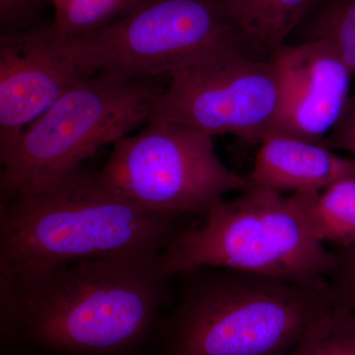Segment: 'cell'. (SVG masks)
<instances>
[{
    "label": "cell",
    "mask_w": 355,
    "mask_h": 355,
    "mask_svg": "<svg viewBox=\"0 0 355 355\" xmlns=\"http://www.w3.org/2000/svg\"><path fill=\"white\" fill-rule=\"evenodd\" d=\"M191 216L130 202L84 164L0 207V279L106 257L161 254Z\"/></svg>",
    "instance_id": "cell-1"
},
{
    "label": "cell",
    "mask_w": 355,
    "mask_h": 355,
    "mask_svg": "<svg viewBox=\"0 0 355 355\" xmlns=\"http://www.w3.org/2000/svg\"><path fill=\"white\" fill-rule=\"evenodd\" d=\"M312 18L310 40H324L355 74V0H324Z\"/></svg>",
    "instance_id": "cell-16"
},
{
    "label": "cell",
    "mask_w": 355,
    "mask_h": 355,
    "mask_svg": "<svg viewBox=\"0 0 355 355\" xmlns=\"http://www.w3.org/2000/svg\"><path fill=\"white\" fill-rule=\"evenodd\" d=\"M214 137L151 118L137 135L116 140L98 171L105 184L144 209L202 217L229 193L252 187L249 178L222 162Z\"/></svg>",
    "instance_id": "cell-7"
},
{
    "label": "cell",
    "mask_w": 355,
    "mask_h": 355,
    "mask_svg": "<svg viewBox=\"0 0 355 355\" xmlns=\"http://www.w3.org/2000/svg\"><path fill=\"white\" fill-rule=\"evenodd\" d=\"M161 254L106 257L0 279L2 316L44 347L81 354L125 349L173 299Z\"/></svg>",
    "instance_id": "cell-2"
},
{
    "label": "cell",
    "mask_w": 355,
    "mask_h": 355,
    "mask_svg": "<svg viewBox=\"0 0 355 355\" xmlns=\"http://www.w3.org/2000/svg\"><path fill=\"white\" fill-rule=\"evenodd\" d=\"M289 200L317 241L338 249L355 244V179L343 180L322 191H294Z\"/></svg>",
    "instance_id": "cell-13"
},
{
    "label": "cell",
    "mask_w": 355,
    "mask_h": 355,
    "mask_svg": "<svg viewBox=\"0 0 355 355\" xmlns=\"http://www.w3.org/2000/svg\"><path fill=\"white\" fill-rule=\"evenodd\" d=\"M44 0H0V32L15 34L48 25Z\"/></svg>",
    "instance_id": "cell-17"
},
{
    "label": "cell",
    "mask_w": 355,
    "mask_h": 355,
    "mask_svg": "<svg viewBox=\"0 0 355 355\" xmlns=\"http://www.w3.org/2000/svg\"><path fill=\"white\" fill-rule=\"evenodd\" d=\"M335 253L336 268L327 279L331 302L355 314V244Z\"/></svg>",
    "instance_id": "cell-18"
},
{
    "label": "cell",
    "mask_w": 355,
    "mask_h": 355,
    "mask_svg": "<svg viewBox=\"0 0 355 355\" xmlns=\"http://www.w3.org/2000/svg\"><path fill=\"white\" fill-rule=\"evenodd\" d=\"M248 48L270 60L324 0H218Z\"/></svg>",
    "instance_id": "cell-12"
},
{
    "label": "cell",
    "mask_w": 355,
    "mask_h": 355,
    "mask_svg": "<svg viewBox=\"0 0 355 355\" xmlns=\"http://www.w3.org/2000/svg\"><path fill=\"white\" fill-rule=\"evenodd\" d=\"M163 272L216 266L298 284L327 282L336 254L311 236L289 197L252 184L219 200L161 254Z\"/></svg>",
    "instance_id": "cell-4"
},
{
    "label": "cell",
    "mask_w": 355,
    "mask_h": 355,
    "mask_svg": "<svg viewBox=\"0 0 355 355\" xmlns=\"http://www.w3.org/2000/svg\"><path fill=\"white\" fill-rule=\"evenodd\" d=\"M151 0H51L55 17L43 30L55 41L83 38L125 19Z\"/></svg>",
    "instance_id": "cell-14"
},
{
    "label": "cell",
    "mask_w": 355,
    "mask_h": 355,
    "mask_svg": "<svg viewBox=\"0 0 355 355\" xmlns=\"http://www.w3.org/2000/svg\"><path fill=\"white\" fill-rule=\"evenodd\" d=\"M270 60L282 80L275 133L323 144L352 95L354 73L324 40L284 44Z\"/></svg>",
    "instance_id": "cell-9"
},
{
    "label": "cell",
    "mask_w": 355,
    "mask_h": 355,
    "mask_svg": "<svg viewBox=\"0 0 355 355\" xmlns=\"http://www.w3.org/2000/svg\"><path fill=\"white\" fill-rule=\"evenodd\" d=\"M168 81L108 71L79 79L0 154L1 200L64 176L146 125Z\"/></svg>",
    "instance_id": "cell-5"
},
{
    "label": "cell",
    "mask_w": 355,
    "mask_h": 355,
    "mask_svg": "<svg viewBox=\"0 0 355 355\" xmlns=\"http://www.w3.org/2000/svg\"><path fill=\"white\" fill-rule=\"evenodd\" d=\"M84 76L39 29L0 35V154Z\"/></svg>",
    "instance_id": "cell-10"
},
{
    "label": "cell",
    "mask_w": 355,
    "mask_h": 355,
    "mask_svg": "<svg viewBox=\"0 0 355 355\" xmlns=\"http://www.w3.org/2000/svg\"><path fill=\"white\" fill-rule=\"evenodd\" d=\"M286 355H355V314L329 303Z\"/></svg>",
    "instance_id": "cell-15"
},
{
    "label": "cell",
    "mask_w": 355,
    "mask_h": 355,
    "mask_svg": "<svg viewBox=\"0 0 355 355\" xmlns=\"http://www.w3.org/2000/svg\"><path fill=\"white\" fill-rule=\"evenodd\" d=\"M328 148L347 151L355 158V91L350 95L340 120L324 140Z\"/></svg>",
    "instance_id": "cell-19"
},
{
    "label": "cell",
    "mask_w": 355,
    "mask_h": 355,
    "mask_svg": "<svg viewBox=\"0 0 355 355\" xmlns=\"http://www.w3.org/2000/svg\"><path fill=\"white\" fill-rule=\"evenodd\" d=\"M173 279L165 355H286L331 302L328 282L298 284L216 266Z\"/></svg>",
    "instance_id": "cell-3"
},
{
    "label": "cell",
    "mask_w": 355,
    "mask_h": 355,
    "mask_svg": "<svg viewBox=\"0 0 355 355\" xmlns=\"http://www.w3.org/2000/svg\"><path fill=\"white\" fill-rule=\"evenodd\" d=\"M252 184L279 191L324 190L355 179V158L343 157L322 144L273 133L261 140Z\"/></svg>",
    "instance_id": "cell-11"
},
{
    "label": "cell",
    "mask_w": 355,
    "mask_h": 355,
    "mask_svg": "<svg viewBox=\"0 0 355 355\" xmlns=\"http://www.w3.org/2000/svg\"><path fill=\"white\" fill-rule=\"evenodd\" d=\"M282 80L272 60L235 55L173 72L151 118L178 121L209 135L261 141L277 132Z\"/></svg>",
    "instance_id": "cell-8"
},
{
    "label": "cell",
    "mask_w": 355,
    "mask_h": 355,
    "mask_svg": "<svg viewBox=\"0 0 355 355\" xmlns=\"http://www.w3.org/2000/svg\"><path fill=\"white\" fill-rule=\"evenodd\" d=\"M39 30L84 76H167L216 58L254 55L218 0H151L101 31L69 41Z\"/></svg>",
    "instance_id": "cell-6"
}]
</instances>
